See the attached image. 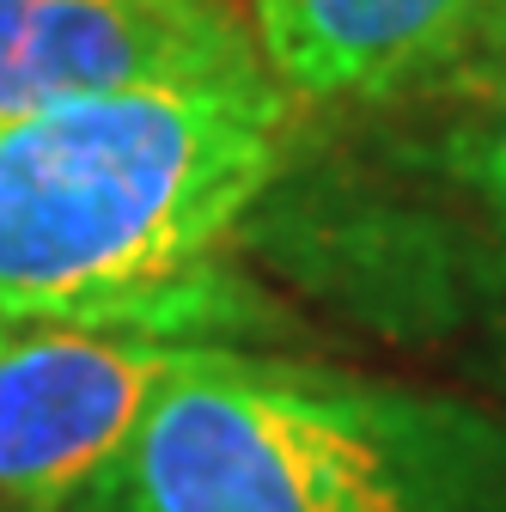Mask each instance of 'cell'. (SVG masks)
I'll list each match as a JSON object with an SVG mask.
<instances>
[{
    "label": "cell",
    "instance_id": "obj_1",
    "mask_svg": "<svg viewBox=\"0 0 506 512\" xmlns=\"http://www.w3.org/2000/svg\"><path fill=\"white\" fill-rule=\"evenodd\" d=\"M275 80L0 116V317L183 336L226 317V244L287 159Z\"/></svg>",
    "mask_w": 506,
    "mask_h": 512
},
{
    "label": "cell",
    "instance_id": "obj_2",
    "mask_svg": "<svg viewBox=\"0 0 506 512\" xmlns=\"http://www.w3.org/2000/svg\"><path fill=\"white\" fill-rule=\"evenodd\" d=\"M110 512H506V421L214 348L153 403Z\"/></svg>",
    "mask_w": 506,
    "mask_h": 512
},
{
    "label": "cell",
    "instance_id": "obj_3",
    "mask_svg": "<svg viewBox=\"0 0 506 512\" xmlns=\"http://www.w3.org/2000/svg\"><path fill=\"white\" fill-rule=\"evenodd\" d=\"M208 354V342L147 330H13L0 342V512L98 500L153 403Z\"/></svg>",
    "mask_w": 506,
    "mask_h": 512
},
{
    "label": "cell",
    "instance_id": "obj_4",
    "mask_svg": "<svg viewBox=\"0 0 506 512\" xmlns=\"http://www.w3.org/2000/svg\"><path fill=\"white\" fill-rule=\"evenodd\" d=\"M275 80L238 0H0V116Z\"/></svg>",
    "mask_w": 506,
    "mask_h": 512
},
{
    "label": "cell",
    "instance_id": "obj_5",
    "mask_svg": "<svg viewBox=\"0 0 506 512\" xmlns=\"http://www.w3.org/2000/svg\"><path fill=\"white\" fill-rule=\"evenodd\" d=\"M488 0H250L263 68L293 104L391 98L446 68Z\"/></svg>",
    "mask_w": 506,
    "mask_h": 512
},
{
    "label": "cell",
    "instance_id": "obj_6",
    "mask_svg": "<svg viewBox=\"0 0 506 512\" xmlns=\"http://www.w3.org/2000/svg\"><path fill=\"white\" fill-rule=\"evenodd\" d=\"M446 86V159L506 238V0H488L470 37L433 74Z\"/></svg>",
    "mask_w": 506,
    "mask_h": 512
},
{
    "label": "cell",
    "instance_id": "obj_7",
    "mask_svg": "<svg viewBox=\"0 0 506 512\" xmlns=\"http://www.w3.org/2000/svg\"><path fill=\"white\" fill-rule=\"evenodd\" d=\"M7 336H13V324H7V317H0V342H7Z\"/></svg>",
    "mask_w": 506,
    "mask_h": 512
}]
</instances>
